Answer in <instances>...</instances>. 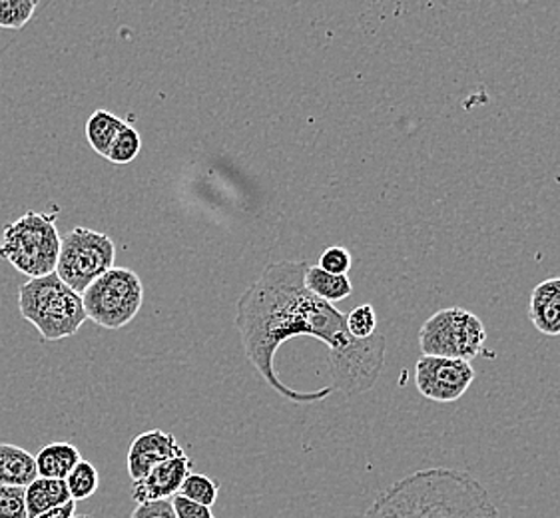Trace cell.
Wrapping results in <instances>:
<instances>
[{
    "instance_id": "cell-1",
    "label": "cell",
    "mask_w": 560,
    "mask_h": 518,
    "mask_svg": "<svg viewBox=\"0 0 560 518\" xmlns=\"http://www.w3.org/2000/svg\"><path fill=\"white\" fill-rule=\"evenodd\" d=\"M307 261L269 263L237 302L236 329L252 367L283 399L312 405L334 391L361 395L385 367V335H349L346 316L305 287Z\"/></svg>"
},
{
    "instance_id": "cell-2",
    "label": "cell",
    "mask_w": 560,
    "mask_h": 518,
    "mask_svg": "<svg viewBox=\"0 0 560 518\" xmlns=\"http://www.w3.org/2000/svg\"><path fill=\"white\" fill-rule=\"evenodd\" d=\"M363 518H501L487 486L455 469H423L387 486Z\"/></svg>"
},
{
    "instance_id": "cell-3",
    "label": "cell",
    "mask_w": 560,
    "mask_h": 518,
    "mask_svg": "<svg viewBox=\"0 0 560 518\" xmlns=\"http://www.w3.org/2000/svg\"><path fill=\"white\" fill-rule=\"evenodd\" d=\"M19 309L45 343L74 338L89 321L82 295L70 290L55 273L26 280L19 290Z\"/></svg>"
},
{
    "instance_id": "cell-4",
    "label": "cell",
    "mask_w": 560,
    "mask_h": 518,
    "mask_svg": "<svg viewBox=\"0 0 560 518\" xmlns=\"http://www.w3.org/2000/svg\"><path fill=\"white\" fill-rule=\"evenodd\" d=\"M58 212H26L2 229L0 258L21 271L28 280L57 271L60 242L57 229Z\"/></svg>"
},
{
    "instance_id": "cell-5",
    "label": "cell",
    "mask_w": 560,
    "mask_h": 518,
    "mask_svg": "<svg viewBox=\"0 0 560 518\" xmlns=\"http://www.w3.org/2000/svg\"><path fill=\"white\" fill-rule=\"evenodd\" d=\"M144 304V285L128 268H113L90 283L82 305L90 321L104 329H122L135 321Z\"/></svg>"
},
{
    "instance_id": "cell-6",
    "label": "cell",
    "mask_w": 560,
    "mask_h": 518,
    "mask_svg": "<svg viewBox=\"0 0 560 518\" xmlns=\"http://www.w3.org/2000/svg\"><path fill=\"white\" fill-rule=\"evenodd\" d=\"M487 329L479 316L463 307L439 309L419 329V350L423 355L472 361L482 353Z\"/></svg>"
},
{
    "instance_id": "cell-7",
    "label": "cell",
    "mask_w": 560,
    "mask_h": 518,
    "mask_svg": "<svg viewBox=\"0 0 560 518\" xmlns=\"http://www.w3.org/2000/svg\"><path fill=\"white\" fill-rule=\"evenodd\" d=\"M116 246L113 237L89 227H74L60 242L57 275L70 290L84 293L102 273L113 270Z\"/></svg>"
},
{
    "instance_id": "cell-8",
    "label": "cell",
    "mask_w": 560,
    "mask_h": 518,
    "mask_svg": "<svg viewBox=\"0 0 560 518\" xmlns=\"http://www.w3.org/2000/svg\"><path fill=\"white\" fill-rule=\"evenodd\" d=\"M471 361L421 355L415 363V384L419 393L435 403H455L475 381Z\"/></svg>"
},
{
    "instance_id": "cell-9",
    "label": "cell",
    "mask_w": 560,
    "mask_h": 518,
    "mask_svg": "<svg viewBox=\"0 0 560 518\" xmlns=\"http://www.w3.org/2000/svg\"><path fill=\"white\" fill-rule=\"evenodd\" d=\"M184 455V449L172 433L162 428H152L147 433L136 435L130 449H128V474L132 481L144 479L154 467L170 461L174 457Z\"/></svg>"
},
{
    "instance_id": "cell-10",
    "label": "cell",
    "mask_w": 560,
    "mask_h": 518,
    "mask_svg": "<svg viewBox=\"0 0 560 518\" xmlns=\"http://www.w3.org/2000/svg\"><path fill=\"white\" fill-rule=\"evenodd\" d=\"M191 467H194V462L186 452L158 464L144 479L136 481L132 486V498L138 505H142V503L166 501V498L178 495L182 483L191 473Z\"/></svg>"
},
{
    "instance_id": "cell-11",
    "label": "cell",
    "mask_w": 560,
    "mask_h": 518,
    "mask_svg": "<svg viewBox=\"0 0 560 518\" xmlns=\"http://www.w3.org/2000/svg\"><path fill=\"white\" fill-rule=\"evenodd\" d=\"M528 317L542 335H560V278L538 283L530 293Z\"/></svg>"
},
{
    "instance_id": "cell-12",
    "label": "cell",
    "mask_w": 560,
    "mask_h": 518,
    "mask_svg": "<svg viewBox=\"0 0 560 518\" xmlns=\"http://www.w3.org/2000/svg\"><path fill=\"white\" fill-rule=\"evenodd\" d=\"M38 476L34 455L11 443L0 445V485L26 486Z\"/></svg>"
},
{
    "instance_id": "cell-13",
    "label": "cell",
    "mask_w": 560,
    "mask_h": 518,
    "mask_svg": "<svg viewBox=\"0 0 560 518\" xmlns=\"http://www.w3.org/2000/svg\"><path fill=\"white\" fill-rule=\"evenodd\" d=\"M80 459L82 455L79 449L72 443H65V440L46 445L34 457L38 476L58 479V481H67L68 474L79 464Z\"/></svg>"
},
{
    "instance_id": "cell-14",
    "label": "cell",
    "mask_w": 560,
    "mask_h": 518,
    "mask_svg": "<svg viewBox=\"0 0 560 518\" xmlns=\"http://www.w3.org/2000/svg\"><path fill=\"white\" fill-rule=\"evenodd\" d=\"M26 491V513L28 518L38 517L50 508L65 505L70 498L68 493L67 481H58V479H45V476H36L31 485L24 488Z\"/></svg>"
},
{
    "instance_id": "cell-15",
    "label": "cell",
    "mask_w": 560,
    "mask_h": 518,
    "mask_svg": "<svg viewBox=\"0 0 560 518\" xmlns=\"http://www.w3.org/2000/svg\"><path fill=\"white\" fill-rule=\"evenodd\" d=\"M305 287L324 299L327 304L336 305L337 302L348 299L353 293V285L348 275H336L329 271L322 270L319 266H310L305 271Z\"/></svg>"
},
{
    "instance_id": "cell-16",
    "label": "cell",
    "mask_w": 560,
    "mask_h": 518,
    "mask_svg": "<svg viewBox=\"0 0 560 518\" xmlns=\"http://www.w3.org/2000/svg\"><path fill=\"white\" fill-rule=\"evenodd\" d=\"M126 126L128 122L114 116L113 113L96 110V113L90 114V118L86 120V140H89L90 148L98 156L106 158L108 148L113 146L116 136L120 134Z\"/></svg>"
},
{
    "instance_id": "cell-17",
    "label": "cell",
    "mask_w": 560,
    "mask_h": 518,
    "mask_svg": "<svg viewBox=\"0 0 560 518\" xmlns=\"http://www.w3.org/2000/svg\"><path fill=\"white\" fill-rule=\"evenodd\" d=\"M68 493L74 503L86 501L94 495L101 486V474L98 469L90 461L80 459L79 464L70 471L67 476Z\"/></svg>"
},
{
    "instance_id": "cell-18",
    "label": "cell",
    "mask_w": 560,
    "mask_h": 518,
    "mask_svg": "<svg viewBox=\"0 0 560 518\" xmlns=\"http://www.w3.org/2000/svg\"><path fill=\"white\" fill-rule=\"evenodd\" d=\"M140 150H142V138L135 126L128 125L120 134L116 136L113 146L108 148L106 160L116 166H126L138 158Z\"/></svg>"
},
{
    "instance_id": "cell-19",
    "label": "cell",
    "mask_w": 560,
    "mask_h": 518,
    "mask_svg": "<svg viewBox=\"0 0 560 518\" xmlns=\"http://www.w3.org/2000/svg\"><path fill=\"white\" fill-rule=\"evenodd\" d=\"M38 0H0V28L21 31L31 23Z\"/></svg>"
},
{
    "instance_id": "cell-20",
    "label": "cell",
    "mask_w": 560,
    "mask_h": 518,
    "mask_svg": "<svg viewBox=\"0 0 560 518\" xmlns=\"http://www.w3.org/2000/svg\"><path fill=\"white\" fill-rule=\"evenodd\" d=\"M218 493H220V483H215L210 476L200 473L188 474L179 488V495L188 496L190 501H196V503L210 508L215 505Z\"/></svg>"
},
{
    "instance_id": "cell-21",
    "label": "cell",
    "mask_w": 560,
    "mask_h": 518,
    "mask_svg": "<svg viewBox=\"0 0 560 518\" xmlns=\"http://www.w3.org/2000/svg\"><path fill=\"white\" fill-rule=\"evenodd\" d=\"M349 335L355 339H370L377 333V314L373 305H358L346 316Z\"/></svg>"
},
{
    "instance_id": "cell-22",
    "label": "cell",
    "mask_w": 560,
    "mask_h": 518,
    "mask_svg": "<svg viewBox=\"0 0 560 518\" xmlns=\"http://www.w3.org/2000/svg\"><path fill=\"white\" fill-rule=\"evenodd\" d=\"M0 518H28L24 486L0 485Z\"/></svg>"
},
{
    "instance_id": "cell-23",
    "label": "cell",
    "mask_w": 560,
    "mask_h": 518,
    "mask_svg": "<svg viewBox=\"0 0 560 518\" xmlns=\"http://www.w3.org/2000/svg\"><path fill=\"white\" fill-rule=\"evenodd\" d=\"M351 263H353V259L348 249L343 246H331L322 254L317 266L329 273H336V275H348Z\"/></svg>"
},
{
    "instance_id": "cell-24",
    "label": "cell",
    "mask_w": 560,
    "mask_h": 518,
    "mask_svg": "<svg viewBox=\"0 0 560 518\" xmlns=\"http://www.w3.org/2000/svg\"><path fill=\"white\" fill-rule=\"evenodd\" d=\"M172 508L178 518H215L213 517L212 508L200 505L196 501H190L188 496L174 495L170 498Z\"/></svg>"
},
{
    "instance_id": "cell-25",
    "label": "cell",
    "mask_w": 560,
    "mask_h": 518,
    "mask_svg": "<svg viewBox=\"0 0 560 518\" xmlns=\"http://www.w3.org/2000/svg\"><path fill=\"white\" fill-rule=\"evenodd\" d=\"M130 518H178L170 498L166 501H152V503H142V505H136L135 510Z\"/></svg>"
},
{
    "instance_id": "cell-26",
    "label": "cell",
    "mask_w": 560,
    "mask_h": 518,
    "mask_svg": "<svg viewBox=\"0 0 560 518\" xmlns=\"http://www.w3.org/2000/svg\"><path fill=\"white\" fill-rule=\"evenodd\" d=\"M74 515H77V503H74V501H68L65 505L50 508V510H46L43 515H38V517L34 518H72Z\"/></svg>"
},
{
    "instance_id": "cell-27",
    "label": "cell",
    "mask_w": 560,
    "mask_h": 518,
    "mask_svg": "<svg viewBox=\"0 0 560 518\" xmlns=\"http://www.w3.org/2000/svg\"><path fill=\"white\" fill-rule=\"evenodd\" d=\"M72 518H92L90 515H74Z\"/></svg>"
}]
</instances>
